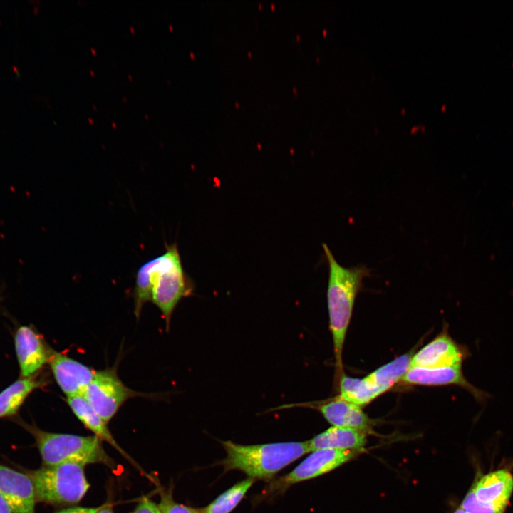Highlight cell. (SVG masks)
Returning a JSON list of instances; mask_svg holds the SVG:
<instances>
[{"instance_id": "cell-1", "label": "cell", "mask_w": 513, "mask_h": 513, "mask_svg": "<svg viewBox=\"0 0 513 513\" xmlns=\"http://www.w3.org/2000/svg\"><path fill=\"white\" fill-rule=\"evenodd\" d=\"M165 249L138 269L133 298L137 318L144 304L152 301L160 310L168 328L175 307L182 298L192 294L194 285L184 271L177 244H165Z\"/></svg>"}, {"instance_id": "cell-2", "label": "cell", "mask_w": 513, "mask_h": 513, "mask_svg": "<svg viewBox=\"0 0 513 513\" xmlns=\"http://www.w3.org/2000/svg\"><path fill=\"white\" fill-rule=\"evenodd\" d=\"M322 247L329 269L327 304L335 356V378L338 382L344 373L343 349L356 298L362 288L363 279L370 276V270L363 265L344 267L338 264L326 244Z\"/></svg>"}, {"instance_id": "cell-3", "label": "cell", "mask_w": 513, "mask_h": 513, "mask_svg": "<svg viewBox=\"0 0 513 513\" xmlns=\"http://www.w3.org/2000/svg\"><path fill=\"white\" fill-rule=\"evenodd\" d=\"M227 457L225 470H239L252 479L269 480L286 466L310 452L307 442H284L244 445L221 442Z\"/></svg>"}, {"instance_id": "cell-4", "label": "cell", "mask_w": 513, "mask_h": 513, "mask_svg": "<svg viewBox=\"0 0 513 513\" xmlns=\"http://www.w3.org/2000/svg\"><path fill=\"white\" fill-rule=\"evenodd\" d=\"M29 432L36 439L45 466L65 462L84 465L100 463L115 469V462L105 451L102 440L95 435L81 436L73 434L55 433L28 426Z\"/></svg>"}, {"instance_id": "cell-5", "label": "cell", "mask_w": 513, "mask_h": 513, "mask_svg": "<svg viewBox=\"0 0 513 513\" xmlns=\"http://www.w3.org/2000/svg\"><path fill=\"white\" fill-rule=\"evenodd\" d=\"M86 465L65 462L45 466L29 474L37 499L51 504H74L90 487L84 472Z\"/></svg>"}, {"instance_id": "cell-6", "label": "cell", "mask_w": 513, "mask_h": 513, "mask_svg": "<svg viewBox=\"0 0 513 513\" xmlns=\"http://www.w3.org/2000/svg\"><path fill=\"white\" fill-rule=\"evenodd\" d=\"M83 395L107 423L128 399L147 395L127 387L114 367L97 370Z\"/></svg>"}, {"instance_id": "cell-7", "label": "cell", "mask_w": 513, "mask_h": 513, "mask_svg": "<svg viewBox=\"0 0 513 513\" xmlns=\"http://www.w3.org/2000/svg\"><path fill=\"white\" fill-rule=\"evenodd\" d=\"M361 450H317L286 475L273 482L269 492H283L290 486L328 473L361 454ZM267 490V491H268Z\"/></svg>"}, {"instance_id": "cell-8", "label": "cell", "mask_w": 513, "mask_h": 513, "mask_svg": "<svg viewBox=\"0 0 513 513\" xmlns=\"http://www.w3.org/2000/svg\"><path fill=\"white\" fill-rule=\"evenodd\" d=\"M306 407L317 410L332 426L346 428L372 432L374 421L363 412L361 407L345 400L338 395L319 402L283 405L280 408Z\"/></svg>"}, {"instance_id": "cell-9", "label": "cell", "mask_w": 513, "mask_h": 513, "mask_svg": "<svg viewBox=\"0 0 513 513\" xmlns=\"http://www.w3.org/2000/svg\"><path fill=\"white\" fill-rule=\"evenodd\" d=\"M470 356L468 348L457 343L445 327L433 340L414 353L411 367L443 368L462 366Z\"/></svg>"}, {"instance_id": "cell-10", "label": "cell", "mask_w": 513, "mask_h": 513, "mask_svg": "<svg viewBox=\"0 0 513 513\" xmlns=\"http://www.w3.org/2000/svg\"><path fill=\"white\" fill-rule=\"evenodd\" d=\"M400 383L409 385H458L467 390L481 404L485 403L490 398L488 393L474 386L466 379L462 366L410 367Z\"/></svg>"}, {"instance_id": "cell-11", "label": "cell", "mask_w": 513, "mask_h": 513, "mask_svg": "<svg viewBox=\"0 0 513 513\" xmlns=\"http://www.w3.org/2000/svg\"><path fill=\"white\" fill-rule=\"evenodd\" d=\"M48 364L66 398L83 395L96 373L92 368L53 350Z\"/></svg>"}, {"instance_id": "cell-12", "label": "cell", "mask_w": 513, "mask_h": 513, "mask_svg": "<svg viewBox=\"0 0 513 513\" xmlns=\"http://www.w3.org/2000/svg\"><path fill=\"white\" fill-rule=\"evenodd\" d=\"M0 495L12 513H35L37 497L29 475L0 465Z\"/></svg>"}, {"instance_id": "cell-13", "label": "cell", "mask_w": 513, "mask_h": 513, "mask_svg": "<svg viewBox=\"0 0 513 513\" xmlns=\"http://www.w3.org/2000/svg\"><path fill=\"white\" fill-rule=\"evenodd\" d=\"M14 345L22 377L33 376L48 363L53 350L32 328L20 326L14 336Z\"/></svg>"}, {"instance_id": "cell-14", "label": "cell", "mask_w": 513, "mask_h": 513, "mask_svg": "<svg viewBox=\"0 0 513 513\" xmlns=\"http://www.w3.org/2000/svg\"><path fill=\"white\" fill-rule=\"evenodd\" d=\"M471 488L480 503L504 512L513 493V475L499 469L475 480Z\"/></svg>"}, {"instance_id": "cell-15", "label": "cell", "mask_w": 513, "mask_h": 513, "mask_svg": "<svg viewBox=\"0 0 513 513\" xmlns=\"http://www.w3.org/2000/svg\"><path fill=\"white\" fill-rule=\"evenodd\" d=\"M367 435L355 429L332 426L306 442L310 452L324 449L363 450Z\"/></svg>"}, {"instance_id": "cell-16", "label": "cell", "mask_w": 513, "mask_h": 513, "mask_svg": "<svg viewBox=\"0 0 513 513\" xmlns=\"http://www.w3.org/2000/svg\"><path fill=\"white\" fill-rule=\"evenodd\" d=\"M67 403L76 418L84 426L98 437L111 445L126 458L129 457L116 442L105 423L98 413L92 408L83 395L67 398Z\"/></svg>"}, {"instance_id": "cell-17", "label": "cell", "mask_w": 513, "mask_h": 513, "mask_svg": "<svg viewBox=\"0 0 513 513\" xmlns=\"http://www.w3.org/2000/svg\"><path fill=\"white\" fill-rule=\"evenodd\" d=\"M43 382L33 376L16 380L0 393V418L15 415L28 395Z\"/></svg>"}, {"instance_id": "cell-18", "label": "cell", "mask_w": 513, "mask_h": 513, "mask_svg": "<svg viewBox=\"0 0 513 513\" xmlns=\"http://www.w3.org/2000/svg\"><path fill=\"white\" fill-rule=\"evenodd\" d=\"M337 385L340 398L361 408L383 394L366 376L357 378L343 373Z\"/></svg>"}, {"instance_id": "cell-19", "label": "cell", "mask_w": 513, "mask_h": 513, "mask_svg": "<svg viewBox=\"0 0 513 513\" xmlns=\"http://www.w3.org/2000/svg\"><path fill=\"white\" fill-rule=\"evenodd\" d=\"M413 354L414 349L379 367L366 377L383 394L400 382L411 367Z\"/></svg>"}, {"instance_id": "cell-20", "label": "cell", "mask_w": 513, "mask_h": 513, "mask_svg": "<svg viewBox=\"0 0 513 513\" xmlns=\"http://www.w3.org/2000/svg\"><path fill=\"white\" fill-rule=\"evenodd\" d=\"M254 482L247 478L239 482L229 489L221 494L207 507L198 509V513H229L240 502L246 492Z\"/></svg>"}, {"instance_id": "cell-21", "label": "cell", "mask_w": 513, "mask_h": 513, "mask_svg": "<svg viewBox=\"0 0 513 513\" xmlns=\"http://www.w3.org/2000/svg\"><path fill=\"white\" fill-rule=\"evenodd\" d=\"M161 513H198V509L176 502L170 492H163L158 504Z\"/></svg>"}, {"instance_id": "cell-22", "label": "cell", "mask_w": 513, "mask_h": 513, "mask_svg": "<svg viewBox=\"0 0 513 513\" xmlns=\"http://www.w3.org/2000/svg\"><path fill=\"white\" fill-rule=\"evenodd\" d=\"M460 507L468 513H504L480 503L471 487L462 499Z\"/></svg>"}, {"instance_id": "cell-23", "label": "cell", "mask_w": 513, "mask_h": 513, "mask_svg": "<svg viewBox=\"0 0 513 513\" xmlns=\"http://www.w3.org/2000/svg\"><path fill=\"white\" fill-rule=\"evenodd\" d=\"M133 513H161L158 504L145 497L137 505Z\"/></svg>"}, {"instance_id": "cell-24", "label": "cell", "mask_w": 513, "mask_h": 513, "mask_svg": "<svg viewBox=\"0 0 513 513\" xmlns=\"http://www.w3.org/2000/svg\"><path fill=\"white\" fill-rule=\"evenodd\" d=\"M100 507H71L61 509L56 513H98Z\"/></svg>"}, {"instance_id": "cell-25", "label": "cell", "mask_w": 513, "mask_h": 513, "mask_svg": "<svg viewBox=\"0 0 513 513\" xmlns=\"http://www.w3.org/2000/svg\"><path fill=\"white\" fill-rule=\"evenodd\" d=\"M0 513H12L9 506L0 495Z\"/></svg>"}, {"instance_id": "cell-26", "label": "cell", "mask_w": 513, "mask_h": 513, "mask_svg": "<svg viewBox=\"0 0 513 513\" xmlns=\"http://www.w3.org/2000/svg\"><path fill=\"white\" fill-rule=\"evenodd\" d=\"M98 513H113L112 508L110 506L104 507L103 508H100Z\"/></svg>"}, {"instance_id": "cell-27", "label": "cell", "mask_w": 513, "mask_h": 513, "mask_svg": "<svg viewBox=\"0 0 513 513\" xmlns=\"http://www.w3.org/2000/svg\"><path fill=\"white\" fill-rule=\"evenodd\" d=\"M453 513H468L460 507L457 508Z\"/></svg>"}]
</instances>
